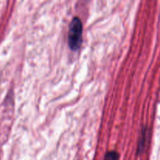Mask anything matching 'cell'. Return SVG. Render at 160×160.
<instances>
[{"label":"cell","instance_id":"2","mask_svg":"<svg viewBox=\"0 0 160 160\" xmlns=\"http://www.w3.org/2000/svg\"><path fill=\"white\" fill-rule=\"evenodd\" d=\"M146 134H147L146 129L144 128V130L142 132V137H141V141L140 142H139V145H138L139 152H142L144 149V147H145V141H146V138H147Z\"/></svg>","mask_w":160,"mask_h":160},{"label":"cell","instance_id":"3","mask_svg":"<svg viewBox=\"0 0 160 160\" xmlns=\"http://www.w3.org/2000/svg\"><path fill=\"white\" fill-rule=\"evenodd\" d=\"M119 159H120V156H119L118 152L115 151H111L106 153L104 160H119Z\"/></svg>","mask_w":160,"mask_h":160},{"label":"cell","instance_id":"1","mask_svg":"<svg viewBox=\"0 0 160 160\" xmlns=\"http://www.w3.org/2000/svg\"><path fill=\"white\" fill-rule=\"evenodd\" d=\"M83 26L81 20L78 17H74L70 22L68 33V44L70 48L77 51L82 43Z\"/></svg>","mask_w":160,"mask_h":160}]
</instances>
